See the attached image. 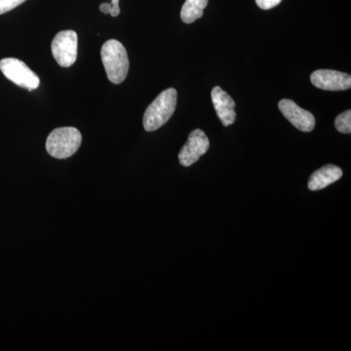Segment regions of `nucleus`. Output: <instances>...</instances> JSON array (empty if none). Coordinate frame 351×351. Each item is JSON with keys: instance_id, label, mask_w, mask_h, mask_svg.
Listing matches in <instances>:
<instances>
[{"instance_id": "nucleus-15", "label": "nucleus", "mask_w": 351, "mask_h": 351, "mask_svg": "<svg viewBox=\"0 0 351 351\" xmlns=\"http://www.w3.org/2000/svg\"><path fill=\"white\" fill-rule=\"evenodd\" d=\"M112 1V12H110V15H112V17H117V16L120 14V8H119V0H110Z\"/></svg>"}, {"instance_id": "nucleus-12", "label": "nucleus", "mask_w": 351, "mask_h": 351, "mask_svg": "<svg viewBox=\"0 0 351 351\" xmlns=\"http://www.w3.org/2000/svg\"><path fill=\"white\" fill-rule=\"evenodd\" d=\"M335 126H336L337 130L341 132V133L350 134L351 110H346L345 112L341 113V114L338 115L336 120H335Z\"/></svg>"}, {"instance_id": "nucleus-13", "label": "nucleus", "mask_w": 351, "mask_h": 351, "mask_svg": "<svg viewBox=\"0 0 351 351\" xmlns=\"http://www.w3.org/2000/svg\"><path fill=\"white\" fill-rule=\"evenodd\" d=\"M27 0H0V15L13 10Z\"/></svg>"}, {"instance_id": "nucleus-9", "label": "nucleus", "mask_w": 351, "mask_h": 351, "mask_svg": "<svg viewBox=\"0 0 351 351\" xmlns=\"http://www.w3.org/2000/svg\"><path fill=\"white\" fill-rule=\"evenodd\" d=\"M211 98L215 110L223 125L228 127L234 123L237 112H235V101L232 97L223 91L221 87L216 86L212 90Z\"/></svg>"}, {"instance_id": "nucleus-14", "label": "nucleus", "mask_w": 351, "mask_h": 351, "mask_svg": "<svg viewBox=\"0 0 351 351\" xmlns=\"http://www.w3.org/2000/svg\"><path fill=\"white\" fill-rule=\"evenodd\" d=\"M282 0H256V3L263 10H269L281 3Z\"/></svg>"}, {"instance_id": "nucleus-3", "label": "nucleus", "mask_w": 351, "mask_h": 351, "mask_svg": "<svg viewBox=\"0 0 351 351\" xmlns=\"http://www.w3.org/2000/svg\"><path fill=\"white\" fill-rule=\"evenodd\" d=\"M82 142V133L75 127H61L48 136L46 151L54 158L66 159L78 151Z\"/></svg>"}, {"instance_id": "nucleus-10", "label": "nucleus", "mask_w": 351, "mask_h": 351, "mask_svg": "<svg viewBox=\"0 0 351 351\" xmlns=\"http://www.w3.org/2000/svg\"><path fill=\"white\" fill-rule=\"evenodd\" d=\"M343 176V171L341 168L332 164L323 166L319 170L315 171L309 178L307 186L311 191H320L327 188L330 184H334L341 179Z\"/></svg>"}, {"instance_id": "nucleus-11", "label": "nucleus", "mask_w": 351, "mask_h": 351, "mask_svg": "<svg viewBox=\"0 0 351 351\" xmlns=\"http://www.w3.org/2000/svg\"><path fill=\"white\" fill-rule=\"evenodd\" d=\"M208 5V0H186L181 10V19L186 24H191L203 16Z\"/></svg>"}, {"instance_id": "nucleus-7", "label": "nucleus", "mask_w": 351, "mask_h": 351, "mask_svg": "<svg viewBox=\"0 0 351 351\" xmlns=\"http://www.w3.org/2000/svg\"><path fill=\"white\" fill-rule=\"evenodd\" d=\"M311 83L316 88L326 91H345L350 89L351 76L332 69H318L311 75Z\"/></svg>"}, {"instance_id": "nucleus-5", "label": "nucleus", "mask_w": 351, "mask_h": 351, "mask_svg": "<svg viewBox=\"0 0 351 351\" xmlns=\"http://www.w3.org/2000/svg\"><path fill=\"white\" fill-rule=\"evenodd\" d=\"M77 34L73 31L58 32L51 44L54 59L63 68H69L77 59Z\"/></svg>"}, {"instance_id": "nucleus-1", "label": "nucleus", "mask_w": 351, "mask_h": 351, "mask_svg": "<svg viewBox=\"0 0 351 351\" xmlns=\"http://www.w3.org/2000/svg\"><path fill=\"white\" fill-rule=\"evenodd\" d=\"M101 56L108 80L114 84L123 82L128 75L129 59L122 43L110 39L101 46Z\"/></svg>"}, {"instance_id": "nucleus-6", "label": "nucleus", "mask_w": 351, "mask_h": 351, "mask_svg": "<svg viewBox=\"0 0 351 351\" xmlns=\"http://www.w3.org/2000/svg\"><path fill=\"white\" fill-rule=\"evenodd\" d=\"M209 145V138L206 134L200 129H195L189 134L188 141L180 152V163L184 167L193 165L206 154Z\"/></svg>"}, {"instance_id": "nucleus-4", "label": "nucleus", "mask_w": 351, "mask_h": 351, "mask_svg": "<svg viewBox=\"0 0 351 351\" xmlns=\"http://www.w3.org/2000/svg\"><path fill=\"white\" fill-rule=\"evenodd\" d=\"M0 71L7 80L29 91L38 89L40 80L29 66L15 58H6L0 61Z\"/></svg>"}, {"instance_id": "nucleus-8", "label": "nucleus", "mask_w": 351, "mask_h": 351, "mask_svg": "<svg viewBox=\"0 0 351 351\" xmlns=\"http://www.w3.org/2000/svg\"><path fill=\"white\" fill-rule=\"evenodd\" d=\"M279 110L295 127L302 132H311L315 126V119L313 113L300 108L295 101L284 99L278 104Z\"/></svg>"}, {"instance_id": "nucleus-16", "label": "nucleus", "mask_w": 351, "mask_h": 351, "mask_svg": "<svg viewBox=\"0 0 351 351\" xmlns=\"http://www.w3.org/2000/svg\"><path fill=\"white\" fill-rule=\"evenodd\" d=\"M100 10L101 13L110 14V12H112V4L101 3L100 5Z\"/></svg>"}, {"instance_id": "nucleus-2", "label": "nucleus", "mask_w": 351, "mask_h": 351, "mask_svg": "<svg viewBox=\"0 0 351 351\" xmlns=\"http://www.w3.org/2000/svg\"><path fill=\"white\" fill-rule=\"evenodd\" d=\"M177 99L178 93L174 88H168L156 97L145 112L143 123L145 131H156L167 123L174 114Z\"/></svg>"}]
</instances>
